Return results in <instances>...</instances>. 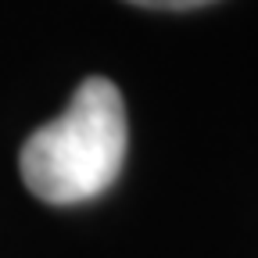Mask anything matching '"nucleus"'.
Returning a JSON list of instances; mask_svg holds the SVG:
<instances>
[{
	"label": "nucleus",
	"mask_w": 258,
	"mask_h": 258,
	"mask_svg": "<svg viewBox=\"0 0 258 258\" xmlns=\"http://www.w3.org/2000/svg\"><path fill=\"white\" fill-rule=\"evenodd\" d=\"M129 147L122 93L111 79L90 76L79 83L50 125L36 129L22 147V179L47 205H79L118 179Z\"/></svg>",
	"instance_id": "f257e3e1"
},
{
	"label": "nucleus",
	"mask_w": 258,
	"mask_h": 258,
	"mask_svg": "<svg viewBox=\"0 0 258 258\" xmlns=\"http://www.w3.org/2000/svg\"><path fill=\"white\" fill-rule=\"evenodd\" d=\"M140 8H154V11H186V8H205L212 0H129Z\"/></svg>",
	"instance_id": "f03ea898"
}]
</instances>
